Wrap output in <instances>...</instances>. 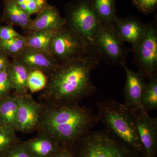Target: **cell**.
<instances>
[{
  "instance_id": "8fae6325",
  "label": "cell",
  "mask_w": 157,
  "mask_h": 157,
  "mask_svg": "<svg viewBox=\"0 0 157 157\" xmlns=\"http://www.w3.org/2000/svg\"><path fill=\"white\" fill-rule=\"evenodd\" d=\"M112 25L119 39L122 42L131 43L132 48L140 43L146 33V24L138 17L132 16L118 17Z\"/></svg>"
},
{
  "instance_id": "d6986e66",
  "label": "cell",
  "mask_w": 157,
  "mask_h": 157,
  "mask_svg": "<svg viewBox=\"0 0 157 157\" xmlns=\"http://www.w3.org/2000/svg\"><path fill=\"white\" fill-rule=\"evenodd\" d=\"M57 31H29L24 36L26 47L50 54L51 44Z\"/></svg>"
},
{
  "instance_id": "2e32d148",
  "label": "cell",
  "mask_w": 157,
  "mask_h": 157,
  "mask_svg": "<svg viewBox=\"0 0 157 157\" xmlns=\"http://www.w3.org/2000/svg\"><path fill=\"white\" fill-rule=\"evenodd\" d=\"M1 18L2 22L7 25L16 26L26 33L30 30L33 19L31 16L17 6L13 0H6Z\"/></svg>"
},
{
  "instance_id": "44dd1931",
  "label": "cell",
  "mask_w": 157,
  "mask_h": 157,
  "mask_svg": "<svg viewBox=\"0 0 157 157\" xmlns=\"http://www.w3.org/2000/svg\"><path fill=\"white\" fill-rule=\"evenodd\" d=\"M148 80L141 103V107L147 112L157 109V76Z\"/></svg>"
},
{
  "instance_id": "ba28073f",
  "label": "cell",
  "mask_w": 157,
  "mask_h": 157,
  "mask_svg": "<svg viewBox=\"0 0 157 157\" xmlns=\"http://www.w3.org/2000/svg\"><path fill=\"white\" fill-rule=\"evenodd\" d=\"M132 51L134 63L139 73L149 79L157 76V26L156 21L146 24L143 39Z\"/></svg>"
},
{
  "instance_id": "4dcf8cb0",
  "label": "cell",
  "mask_w": 157,
  "mask_h": 157,
  "mask_svg": "<svg viewBox=\"0 0 157 157\" xmlns=\"http://www.w3.org/2000/svg\"><path fill=\"white\" fill-rule=\"evenodd\" d=\"M10 62L7 54L3 52H0V72L7 70Z\"/></svg>"
},
{
  "instance_id": "8992f818",
  "label": "cell",
  "mask_w": 157,
  "mask_h": 157,
  "mask_svg": "<svg viewBox=\"0 0 157 157\" xmlns=\"http://www.w3.org/2000/svg\"><path fill=\"white\" fill-rule=\"evenodd\" d=\"M66 25L93 45L101 24L90 0H73L65 6Z\"/></svg>"
},
{
  "instance_id": "cb8c5ba5",
  "label": "cell",
  "mask_w": 157,
  "mask_h": 157,
  "mask_svg": "<svg viewBox=\"0 0 157 157\" xmlns=\"http://www.w3.org/2000/svg\"><path fill=\"white\" fill-rule=\"evenodd\" d=\"M47 78L45 73L40 70H32L29 73L27 86L31 93L41 91L46 86Z\"/></svg>"
},
{
  "instance_id": "6da1fadb",
  "label": "cell",
  "mask_w": 157,
  "mask_h": 157,
  "mask_svg": "<svg viewBox=\"0 0 157 157\" xmlns=\"http://www.w3.org/2000/svg\"><path fill=\"white\" fill-rule=\"evenodd\" d=\"M98 56L59 64L46 75V86L39 102L46 104H79L97 90L91 75L100 63Z\"/></svg>"
},
{
  "instance_id": "7a4b0ae2",
  "label": "cell",
  "mask_w": 157,
  "mask_h": 157,
  "mask_svg": "<svg viewBox=\"0 0 157 157\" xmlns=\"http://www.w3.org/2000/svg\"><path fill=\"white\" fill-rule=\"evenodd\" d=\"M41 103L36 131L51 137L61 146L73 145L100 122L92 109L79 104Z\"/></svg>"
},
{
  "instance_id": "52a82bcc",
  "label": "cell",
  "mask_w": 157,
  "mask_h": 157,
  "mask_svg": "<svg viewBox=\"0 0 157 157\" xmlns=\"http://www.w3.org/2000/svg\"><path fill=\"white\" fill-rule=\"evenodd\" d=\"M93 46L100 61L113 66L126 63L128 54L132 51L119 39L110 24H101L94 38Z\"/></svg>"
},
{
  "instance_id": "1f68e13d",
  "label": "cell",
  "mask_w": 157,
  "mask_h": 157,
  "mask_svg": "<svg viewBox=\"0 0 157 157\" xmlns=\"http://www.w3.org/2000/svg\"><path fill=\"white\" fill-rule=\"evenodd\" d=\"M2 52L3 51H2V49H1V47H0V52Z\"/></svg>"
},
{
  "instance_id": "5b68a950",
  "label": "cell",
  "mask_w": 157,
  "mask_h": 157,
  "mask_svg": "<svg viewBox=\"0 0 157 157\" xmlns=\"http://www.w3.org/2000/svg\"><path fill=\"white\" fill-rule=\"evenodd\" d=\"M50 53L59 64L97 55L93 45L66 24L56 33Z\"/></svg>"
},
{
  "instance_id": "7402d4cb",
  "label": "cell",
  "mask_w": 157,
  "mask_h": 157,
  "mask_svg": "<svg viewBox=\"0 0 157 157\" xmlns=\"http://www.w3.org/2000/svg\"><path fill=\"white\" fill-rule=\"evenodd\" d=\"M15 132L14 129L0 125V157L4 156L12 147L21 142Z\"/></svg>"
},
{
  "instance_id": "30bf717a",
  "label": "cell",
  "mask_w": 157,
  "mask_h": 157,
  "mask_svg": "<svg viewBox=\"0 0 157 157\" xmlns=\"http://www.w3.org/2000/svg\"><path fill=\"white\" fill-rule=\"evenodd\" d=\"M16 131L30 133L36 131L42 110V104L28 93L19 96Z\"/></svg>"
},
{
  "instance_id": "ffe728a7",
  "label": "cell",
  "mask_w": 157,
  "mask_h": 157,
  "mask_svg": "<svg viewBox=\"0 0 157 157\" xmlns=\"http://www.w3.org/2000/svg\"><path fill=\"white\" fill-rule=\"evenodd\" d=\"M98 19L102 24L112 25L118 16L117 0H90Z\"/></svg>"
},
{
  "instance_id": "f546056e",
  "label": "cell",
  "mask_w": 157,
  "mask_h": 157,
  "mask_svg": "<svg viewBox=\"0 0 157 157\" xmlns=\"http://www.w3.org/2000/svg\"><path fill=\"white\" fill-rule=\"evenodd\" d=\"M51 157H75L72 145L62 146Z\"/></svg>"
},
{
  "instance_id": "836d02e7",
  "label": "cell",
  "mask_w": 157,
  "mask_h": 157,
  "mask_svg": "<svg viewBox=\"0 0 157 157\" xmlns=\"http://www.w3.org/2000/svg\"><path fill=\"white\" fill-rule=\"evenodd\" d=\"M6 1V0H3V1Z\"/></svg>"
},
{
  "instance_id": "484cf974",
  "label": "cell",
  "mask_w": 157,
  "mask_h": 157,
  "mask_svg": "<svg viewBox=\"0 0 157 157\" xmlns=\"http://www.w3.org/2000/svg\"><path fill=\"white\" fill-rule=\"evenodd\" d=\"M133 4L140 13L150 14L154 13L157 8V0H132Z\"/></svg>"
},
{
  "instance_id": "3957f363",
  "label": "cell",
  "mask_w": 157,
  "mask_h": 157,
  "mask_svg": "<svg viewBox=\"0 0 157 157\" xmlns=\"http://www.w3.org/2000/svg\"><path fill=\"white\" fill-rule=\"evenodd\" d=\"M72 147L75 157H147L107 129L92 130Z\"/></svg>"
},
{
  "instance_id": "d4e9b609",
  "label": "cell",
  "mask_w": 157,
  "mask_h": 157,
  "mask_svg": "<svg viewBox=\"0 0 157 157\" xmlns=\"http://www.w3.org/2000/svg\"><path fill=\"white\" fill-rule=\"evenodd\" d=\"M17 6L30 15L39 14L48 5L47 0H13Z\"/></svg>"
},
{
  "instance_id": "83f0119b",
  "label": "cell",
  "mask_w": 157,
  "mask_h": 157,
  "mask_svg": "<svg viewBox=\"0 0 157 157\" xmlns=\"http://www.w3.org/2000/svg\"><path fill=\"white\" fill-rule=\"evenodd\" d=\"M3 157H31L25 148L22 141L14 145L7 152Z\"/></svg>"
},
{
  "instance_id": "9c48e42d",
  "label": "cell",
  "mask_w": 157,
  "mask_h": 157,
  "mask_svg": "<svg viewBox=\"0 0 157 157\" xmlns=\"http://www.w3.org/2000/svg\"><path fill=\"white\" fill-rule=\"evenodd\" d=\"M130 109L147 157H156L157 149V117H151L148 112L142 107Z\"/></svg>"
},
{
  "instance_id": "4fadbf2b",
  "label": "cell",
  "mask_w": 157,
  "mask_h": 157,
  "mask_svg": "<svg viewBox=\"0 0 157 157\" xmlns=\"http://www.w3.org/2000/svg\"><path fill=\"white\" fill-rule=\"evenodd\" d=\"M30 71L38 70L45 75L51 73L59 65L50 53L26 47L19 55L13 58Z\"/></svg>"
},
{
  "instance_id": "7c38bea8",
  "label": "cell",
  "mask_w": 157,
  "mask_h": 157,
  "mask_svg": "<svg viewBox=\"0 0 157 157\" xmlns=\"http://www.w3.org/2000/svg\"><path fill=\"white\" fill-rule=\"evenodd\" d=\"M121 66L126 75V81L124 88V104L130 109L142 107V97L147 82L139 72L130 70L126 63Z\"/></svg>"
},
{
  "instance_id": "d6a6232c",
  "label": "cell",
  "mask_w": 157,
  "mask_h": 157,
  "mask_svg": "<svg viewBox=\"0 0 157 157\" xmlns=\"http://www.w3.org/2000/svg\"><path fill=\"white\" fill-rule=\"evenodd\" d=\"M1 100H2V99H1V98H0V102H1Z\"/></svg>"
},
{
  "instance_id": "ac0fdd59",
  "label": "cell",
  "mask_w": 157,
  "mask_h": 157,
  "mask_svg": "<svg viewBox=\"0 0 157 157\" xmlns=\"http://www.w3.org/2000/svg\"><path fill=\"white\" fill-rule=\"evenodd\" d=\"M19 96L14 93L2 98L0 102V124L16 131Z\"/></svg>"
},
{
  "instance_id": "5bb4252c",
  "label": "cell",
  "mask_w": 157,
  "mask_h": 157,
  "mask_svg": "<svg viewBox=\"0 0 157 157\" xmlns=\"http://www.w3.org/2000/svg\"><path fill=\"white\" fill-rule=\"evenodd\" d=\"M33 19L30 31L58 30L66 24L56 6L48 4Z\"/></svg>"
},
{
  "instance_id": "9a60e30c",
  "label": "cell",
  "mask_w": 157,
  "mask_h": 157,
  "mask_svg": "<svg viewBox=\"0 0 157 157\" xmlns=\"http://www.w3.org/2000/svg\"><path fill=\"white\" fill-rule=\"evenodd\" d=\"M22 144L31 157H51L62 146L51 137L39 133L33 138L22 141Z\"/></svg>"
},
{
  "instance_id": "4316f807",
  "label": "cell",
  "mask_w": 157,
  "mask_h": 157,
  "mask_svg": "<svg viewBox=\"0 0 157 157\" xmlns=\"http://www.w3.org/2000/svg\"><path fill=\"white\" fill-rule=\"evenodd\" d=\"M13 90L14 88L9 80L7 70L0 72V98L9 95Z\"/></svg>"
},
{
  "instance_id": "e0dca14e",
  "label": "cell",
  "mask_w": 157,
  "mask_h": 157,
  "mask_svg": "<svg viewBox=\"0 0 157 157\" xmlns=\"http://www.w3.org/2000/svg\"><path fill=\"white\" fill-rule=\"evenodd\" d=\"M29 70L12 59L7 69V74L15 93L19 96L28 93L27 79Z\"/></svg>"
},
{
  "instance_id": "603a6c76",
  "label": "cell",
  "mask_w": 157,
  "mask_h": 157,
  "mask_svg": "<svg viewBox=\"0 0 157 157\" xmlns=\"http://www.w3.org/2000/svg\"><path fill=\"white\" fill-rule=\"evenodd\" d=\"M0 47L3 52L12 59L19 55L26 47L24 36H19L7 40H0Z\"/></svg>"
},
{
  "instance_id": "f1b7e54d",
  "label": "cell",
  "mask_w": 157,
  "mask_h": 157,
  "mask_svg": "<svg viewBox=\"0 0 157 157\" xmlns=\"http://www.w3.org/2000/svg\"><path fill=\"white\" fill-rule=\"evenodd\" d=\"M12 26H0V40L7 41L20 36Z\"/></svg>"
},
{
  "instance_id": "277c9868",
  "label": "cell",
  "mask_w": 157,
  "mask_h": 157,
  "mask_svg": "<svg viewBox=\"0 0 157 157\" xmlns=\"http://www.w3.org/2000/svg\"><path fill=\"white\" fill-rule=\"evenodd\" d=\"M97 106L99 121L106 129L147 157L131 109L115 100L98 102Z\"/></svg>"
}]
</instances>
